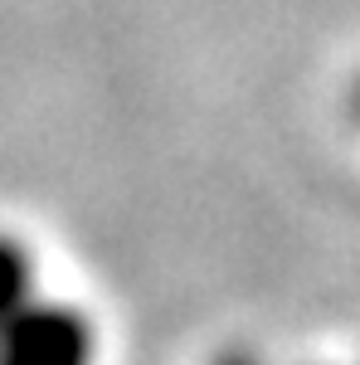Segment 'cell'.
<instances>
[{"instance_id":"cell-1","label":"cell","mask_w":360,"mask_h":365,"mask_svg":"<svg viewBox=\"0 0 360 365\" xmlns=\"http://www.w3.org/2000/svg\"><path fill=\"white\" fill-rule=\"evenodd\" d=\"M98 331L68 302H25L0 327V365H93Z\"/></svg>"},{"instance_id":"cell-2","label":"cell","mask_w":360,"mask_h":365,"mask_svg":"<svg viewBox=\"0 0 360 365\" xmlns=\"http://www.w3.org/2000/svg\"><path fill=\"white\" fill-rule=\"evenodd\" d=\"M34 302V258L15 234H0V327Z\"/></svg>"},{"instance_id":"cell-3","label":"cell","mask_w":360,"mask_h":365,"mask_svg":"<svg viewBox=\"0 0 360 365\" xmlns=\"http://www.w3.org/2000/svg\"><path fill=\"white\" fill-rule=\"evenodd\" d=\"M215 365H258V361H249V356H224V361H215Z\"/></svg>"},{"instance_id":"cell-4","label":"cell","mask_w":360,"mask_h":365,"mask_svg":"<svg viewBox=\"0 0 360 365\" xmlns=\"http://www.w3.org/2000/svg\"><path fill=\"white\" fill-rule=\"evenodd\" d=\"M356 113H360V83H356Z\"/></svg>"}]
</instances>
